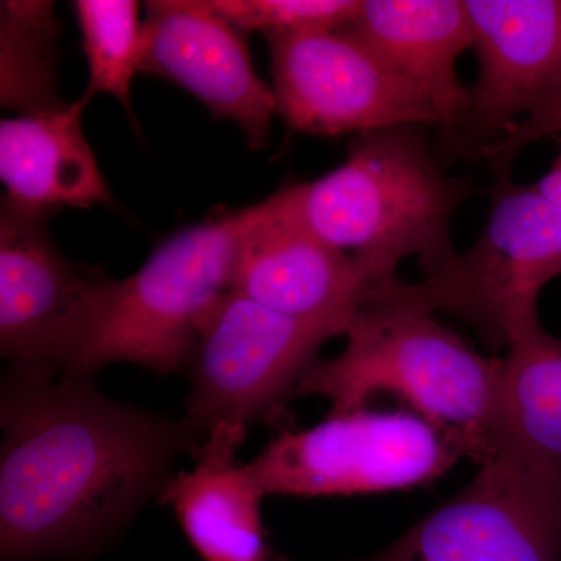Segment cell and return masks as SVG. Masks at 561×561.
<instances>
[{
	"instance_id": "8992f818",
	"label": "cell",
	"mask_w": 561,
	"mask_h": 561,
	"mask_svg": "<svg viewBox=\"0 0 561 561\" xmlns=\"http://www.w3.org/2000/svg\"><path fill=\"white\" fill-rule=\"evenodd\" d=\"M460 459L416 413L364 408L284 432L249 465L265 496L323 497L426 485Z\"/></svg>"
},
{
	"instance_id": "7a4b0ae2",
	"label": "cell",
	"mask_w": 561,
	"mask_h": 561,
	"mask_svg": "<svg viewBox=\"0 0 561 561\" xmlns=\"http://www.w3.org/2000/svg\"><path fill=\"white\" fill-rule=\"evenodd\" d=\"M423 128L359 135L337 168L273 194L302 228L353 257L371 291L397 280L409 257L431 275L457 253L453 220L476 187L446 175Z\"/></svg>"
},
{
	"instance_id": "ffe728a7",
	"label": "cell",
	"mask_w": 561,
	"mask_h": 561,
	"mask_svg": "<svg viewBox=\"0 0 561 561\" xmlns=\"http://www.w3.org/2000/svg\"><path fill=\"white\" fill-rule=\"evenodd\" d=\"M210 9L242 33L286 35L341 31L357 20L362 0H208Z\"/></svg>"
},
{
	"instance_id": "ac0fdd59",
	"label": "cell",
	"mask_w": 561,
	"mask_h": 561,
	"mask_svg": "<svg viewBox=\"0 0 561 561\" xmlns=\"http://www.w3.org/2000/svg\"><path fill=\"white\" fill-rule=\"evenodd\" d=\"M58 24L49 0L0 3V103L20 114L60 106Z\"/></svg>"
},
{
	"instance_id": "6da1fadb",
	"label": "cell",
	"mask_w": 561,
	"mask_h": 561,
	"mask_svg": "<svg viewBox=\"0 0 561 561\" xmlns=\"http://www.w3.org/2000/svg\"><path fill=\"white\" fill-rule=\"evenodd\" d=\"M94 376L9 370L0 389V561H83L198 451L186 420L103 397Z\"/></svg>"
},
{
	"instance_id": "d6986e66",
	"label": "cell",
	"mask_w": 561,
	"mask_h": 561,
	"mask_svg": "<svg viewBox=\"0 0 561 561\" xmlns=\"http://www.w3.org/2000/svg\"><path fill=\"white\" fill-rule=\"evenodd\" d=\"M88 62V87L81 98L106 94L130 110L131 87L142 72L146 25L135 0H76L72 3Z\"/></svg>"
},
{
	"instance_id": "5bb4252c",
	"label": "cell",
	"mask_w": 561,
	"mask_h": 561,
	"mask_svg": "<svg viewBox=\"0 0 561 561\" xmlns=\"http://www.w3.org/2000/svg\"><path fill=\"white\" fill-rule=\"evenodd\" d=\"M440 117V138L459 127L470 105L457 61L474 47L465 0H362L345 27Z\"/></svg>"
},
{
	"instance_id": "ba28073f",
	"label": "cell",
	"mask_w": 561,
	"mask_h": 561,
	"mask_svg": "<svg viewBox=\"0 0 561 561\" xmlns=\"http://www.w3.org/2000/svg\"><path fill=\"white\" fill-rule=\"evenodd\" d=\"M561 468L500 445L463 490L365 561H560Z\"/></svg>"
},
{
	"instance_id": "4fadbf2b",
	"label": "cell",
	"mask_w": 561,
	"mask_h": 561,
	"mask_svg": "<svg viewBox=\"0 0 561 561\" xmlns=\"http://www.w3.org/2000/svg\"><path fill=\"white\" fill-rule=\"evenodd\" d=\"M256 206L236 256L231 291L291 319L346 331L371 291L359 265L291 219L273 195Z\"/></svg>"
},
{
	"instance_id": "e0dca14e",
	"label": "cell",
	"mask_w": 561,
	"mask_h": 561,
	"mask_svg": "<svg viewBox=\"0 0 561 561\" xmlns=\"http://www.w3.org/2000/svg\"><path fill=\"white\" fill-rule=\"evenodd\" d=\"M500 445L561 468V341L542 327L501 359Z\"/></svg>"
},
{
	"instance_id": "3957f363",
	"label": "cell",
	"mask_w": 561,
	"mask_h": 561,
	"mask_svg": "<svg viewBox=\"0 0 561 561\" xmlns=\"http://www.w3.org/2000/svg\"><path fill=\"white\" fill-rule=\"evenodd\" d=\"M345 335L342 353L317 360L294 394L328 398L332 412L343 413L390 393L445 435L461 459L482 465L496 453L501 359L481 356L435 313L408 302L365 301Z\"/></svg>"
},
{
	"instance_id": "9c48e42d",
	"label": "cell",
	"mask_w": 561,
	"mask_h": 561,
	"mask_svg": "<svg viewBox=\"0 0 561 561\" xmlns=\"http://www.w3.org/2000/svg\"><path fill=\"white\" fill-rule=\"evenodd\" d=\"M276 114L294 131L342 136L440 125L430 103L345 28L265 36Z\"/></svg>"
},
{
	"instance_id": "52a82bcc",
	"label": "cell",
	"mask_w": 561,
	"mask_h": 561,
	"mask_svg": "<svg viewBox=\"0 0 561 561\" xmlns=\"http://www.w3.org/2000/svg\"><path fill=\"white\" fill-rule=\"evenodd\" d=\"M337 324L291 319L230 291L206 321L190 362L184 420L201 435L247 430L295 393Z\"/></svg>"
},
{
	"instance_id": "9a60e30c",
	"label": "cell",
	"mask_w": 561,
	"mask_h": 561,
	"mask_svg": "<svg viewBox=\"0 0 561 561\" xmlns=\"http://www.w3.org/2000/svg\"><path fill=\"white\" fill-rule=\"evenodd\" d=\"M87 99L0 122V180L13 208L54 216L113 203L83 131Z\"/></svg>"
},
{
	"instance_id": "8fae6325",
	"label": "cell",
	"mask_w": 561,
	"mask_h": 561,
	"mask_svg": "<svg viewBox=\"0 0 561 561\" xmlns=\"http://www.w3.org/2000/svg\"><path fill=\"white\" fill-rule=\"evenodd\" d=\"M47 219L0 208V351L13 371L68 370L108 279L73 265Z\"/></svg>"
},
{
	"instance_id": "7402d4cb",
	"label": "cell",
	"mask_w": 561,
	"mask_h": 561,
	"mask_svg": "<svg viewBox=\"0 0 561 561\" xmlns=\"http://www.w3.org/2000/svg\"><path fill=\"white\" fill-rule=\"evenodd\" d=\"M534 187L546 198L561 206V139L556 161L552 162L551 169L534 183Z\"/></svg>"
},
{
	"instance_id": "2e32d148",
	"label": "cell",
	"mask_w": 561,
	"mask_h": 561,
	"mask_svg": "<svg viewBox=\"0 0 561 561\" xmlns=\"http://www.w3.org/2000/svg\"><path fill=\"white\" fill-rule=\"evenodd\" d=\"M245 430L217 427L195 453L194 470L179 472L162 490L181 529L203 561H268L261 501L265 494L250 465L236 463Z\"/></svg>"
},
{
	"instance_id": "30bf717a",
	"label": "cell",
	"mask_w": 561,
	"mask_h": 561,
	"mask_svg": "<svg viewBox=\"0 0 561 561\" xmlns=\"http://www.w3.org/2000/svg\"><path fill=\"white\" fill-rule=\"evenodd\" d=\"M479 70L437 157L479 158L512 125L561 110V0H465Z\"/></svg>"
},
{
	"instance_id": "7c38bea8",
	"label": "cell",
	"mask_w": 561,
	"mask_h": 561,
	"mask_svg": "<svg viewBox=\"0 0 561 561\" xmlns=\"http://www.w3.org/2000/svg\"><path fill=\"white\" fill-rule=\"evenodd\" d=\"M144 9L142 72L179 84L214 117L238 125L251 150L267 147L275 94L254 70L243 33L206 0H151Z\"/></svg>"
},
{
	"instance_id": "277c9868",
	"label": "cell",
	"mask_w": 561,
	"mask_h": 561,
	"mask_svg": "<svg viewBox=\"0 0 561 561\" xmlns=\"http://www.w3.org/2000/svg\"><path fill=\"white\" fill-rule=\"evenodd\" d=\"M257 206L227 210L173 232L125 279H106L90 328L65 373L106 365L187 370L206 321L230 294L236 256Z\"/></svg>"
},
{
	"instance_id": "44dd1931",
	"label": "cell",
	"mask_w": 561,
	"mask_h": 561,
	"mask_svg": "<svg viewBox=\"0 0 561 561\" xmlns=\"http://www.w3.org/2000/svg\"><path fill=\"white\" fill-rule=\"evenodd\" d=\"M560 133L561 110L545 114V116L524 119L512 125L500 139L490 144L482 151L479 160L489 164L494 176L511 175L513 162H515L519 151L526 149L530 144L546 138V136L560 135Z\"/></svg>"
},
{
	"instance_id": "5b68a950",
	"label": "cell",
	"mask_w": 561,
	"mask_h": 561,
	"mask_svg": "<svg viewBox=\"0 0 561 561\" xmlns=\"http://www.w3.org/2000/svg\"><path fill=\"white\" fill-rule=\"evenodd\" d=\"M478 239L415 283L393 280L367 300L408 302L470 324L493 350L541 327L538 298L561 275V206L534 184L494 179Z\"/></svg>"
}]
</instances>
